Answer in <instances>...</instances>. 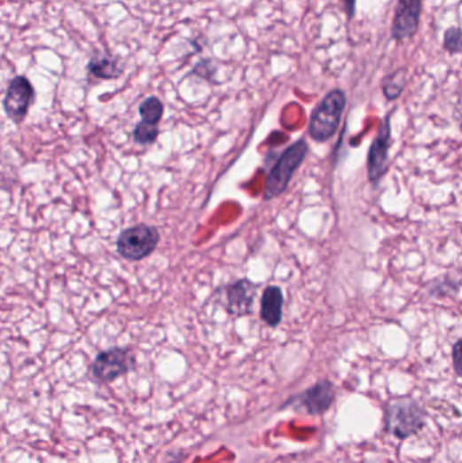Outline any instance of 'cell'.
Instances as JSON below:
<instances>
[{
	"mask_svg": "<svg viewBox=\"0 0 462 463\" xmlns=\"http://www.w3.org/2000/svg\"><path fill=\"white\" fill-rule=\"evenodd\" d=\"M423 0H397L392 20V38L404 41L412 38L419 29Z\"/></svg>",
	"mask_w": 462,
	"mask_h": 463,
	"instance_id": "cell-8",
	"label": "cell"
},
{
	"mask_svg": "<svg viewBox=\"0 0 462 463\" xmlns=\"http://www.w3.org/2000/svg\"><path fill=\"white\" fill-rule=\"evenodd\" d=\"M391 114L387 115L379 135L372 143L368 154V175L369 180L373 186L380 184L388 169V159H389V149H391Z\"/></svg>",
	"mask_w": 462,
	"mask_h": 463,
	"instance_id": "cell-7",
	"label": "cell"
},
{
	"mask_svg": "<svg viewBox=\"0 0 462 463\" xmlns=\"http://www.w3.org/2000/svg\"><path fill=\"white\" fill-rule=\"evenodd\" d=\"M333 398H335V386L325 380L316 383L296 397L290 398L287 404L301 406L309 415H323L333 405Z\"/></svg>",
	"mask_w": 462,
	"mask_h": 463,
	"instance_id": "cell-10",
	"label": "cell"
},
{
	"mask_svg": "<svg viewBox=\"0 0 462 463\" xmlns=\"http://www.w3.org/2000/svg\"><path fill=\"white\" fill-rule=\"evenodd\" d=\"M342 4L348 20H351L356 15V0H342Z\"/></svg>",
	"mask_w": 462,
	"mask_h": 463,
	"instance_id": "cell-18",
	"label": "cell"
},
{
	"mask_svg": "<svg viewBox=\"0 0 462 463\" xmlns=\"http://www.w3.org/2000/svg\"><path fill=\"white\" fill-rule=\"evenodd\" d=\"M159 133V125H151L141 121L133 130V140L140 145H153L158 140Z\"/></svg>",
	"mask_w": 462,
	"mask_h": 463,
	"instance_id": "cell-15",
	"label": "cell"
},
{
	"mask_svg": "<svg viewBox=\"0 0 462 463\" xmlns=\"http://www.w3.org/2000/svg\"><path fill=\"white\" fill-rule=\"evenodd\" d=\"M35 91L29 79L15 76L7 87L4 99V109L7 117L20 125L27 118L32 103L35 102Z\"/></svg>",
	"mask_w": 462,
	"mask_h": 463,
	"instance_id": "cell-6",
	"label": "cell"
},
{
	"mask_svg": "<svg viewBox=\"0 0 462 463\" xmlns=\"http://www.w3.org/2000/svg\"><path fill=\"white\" fill-rule=\"evenodd\" d=\"M453 366L457 374L462 378V339H459L453 347Z\"/></svg>",
	"mask_w": 462,
	"mask_h": 463,
	"instance_id": "cell-17",
	"label": "cell"
},
{
	"mask_svg": "<svg viewBox=\"0 0 462 463\" xmlns=\"http://www.w3.org/2000/svg\"><path fill=\"white\" fill-rule=\"evenodd\" d=\"M407 72L408 69L402 67V68L392 72L391 75H388L382 79V92H384L388 100H395L400 97L403 90L405 89V84H407Z\"/></svg>",
	"mask_w": 462,
	"mask_h": 463,
	"instance_id": "cell-13",
	"label": "cell"
},
{
	"mask_svg": "<svg viewBox=\"0 0 462 463\" xmlns=\"http://www.w3.org/2000/svg\"><path fill=\"white\" fill-rule=\"evenodd\" d=\"M456 117H457V120H458L459 128H461V130H462V102H461V100H459L458 106H457Z\"/></svg>",
	"mask_w": 462,
	"mask_h": 463,
	"instance_id": "cell-19",
	"label": "cell"
},
{
	"mask_svg": "<svg viewBox=\"0 0 462 463\" xmlns=\"http://www.w3.org/2000/svg\"><path fill=\"white\" fill-rule=\"evenodd\" d=\"M159 241L161 233L156 226L138 224L121 232L115 248L125 261L140 262L158 248Z\"/></svg>",
	"mask_w": 462,
	"mask_h": 463,
	"instance_id": "cell-4",
	"label": "cell"
},
{
	"mask_svg": "<svg viewBox=\"0 0 462 463\" xmlns=\"http://www.w3.org/2000/svg\"><path fill=\"white\" fill-rule=\"evenodd\" d=\"M284 293L281 287L267 286L262 294L261 318L271 328H277L281 324L284 315Z\"/></svg>",
	"mask_w": 462,
	"mask_h": 463,
	"instance_id": "cell-11",
	"label": "cell"
},
{
	"mask_svg": "<svg viewBox=\"0 0 462 463\" xmlns=\"http://www.w3.org/2000/svg\"><path fill=\"white\" fill-rule=\"evenodd\" d=\"M346 103H348V99L342 90H333L323 98L322 102L317 105L310 115L308 132L313 141L327 143L331 137H333L341 125Z\"/></svg>",
	"mask_w": 462,
	"mask_h": 463,
	"instance_id": "cell-1",
	"label": "cell"
},
{
	"mask_svg": "<svg viewBox=\"0 0 462 463\" xmlns=\"http://www.w3.org/2000/svg\"><path fill=\"white\" fill-rule=\"evenodd\" d=\"M135 352L127 347H112L95 357L91 365V375L101 383L114 382L120 377L136 369Z\"/></svg>",
	"mask_w": 462,
	"mask_h": 463,
	"instance_id": "cell-5",
	"label": "cell"
},
{
	"mask_svg": "<svg viewBox=\"0 0 462 463\" xmlns=\"http://www.w3.org/2000/svg\"><path fill=\"white\" fill-rule=\"evenodd\" d=\"M308 151L309 146L305 140L296 141L294 145L285 149L284 153L279 156L278 161L267 175L263 192L264 200H274L286 192L294 172L307 158Z\"/></svg>",
	"mask_w": 462,
	"mask_h": 463,
	"instance_id": "cell-2",
	"label": "cell"
},
{
	"mask_svg": "<svg viewBox=\"0 0 462 463\" xmlns=\"http://www.w3.org/2000/svg\"><path fill=\"white\" fill-rule=\"evenodd\" d=\"M163 102L158 97L145 98L138 106V114H140L141 121L151 123V125H159L161 118H163Z\"/></svg>",
	"mask_w": 462,
	"mask_h": 463,
	"instance_id": "cell-14",
	"label": "cell"
},
{
	"mask_svg": "<svg viewBox=\"0 0 462 463\" xmlns=\"http://www.w3.org/2000/svg\"><path fill=\"white\" fill-rule=\"evenodd\" d=\"M425 423V409L411 398L395 400L385 411V428L402 441L418 434Z\"/></svg>",
	"mask_w": 462,
	"mask_h": 463,
	"instance_id": "cell-3",
	"label": "cell"
},
{
	"mask_svg": "<svg viewBox=\"0 0 462 463\" xmlns=\"http://www.w3.org/2000/svg\"><path fill=\"white\" fill-rule=\"evenodd\" d=\"M87 71L102 81H112L121 76L122 67L118 63V59L112 58L110 55H95L94 58L90 59Z\"/></svg>",
	"mask_w": 462,
	"mask_h": 463,
	"instance_id": "cell-12",
	"label": "cell"
},
{
	"mask_svg": "<svg viewBox=\"0 0 462 463\" xmlns=\"http://www.w3.org/2000/svg\"><path fill=\"white\" fill-rule=\"evenodd\" d=\"M443 49L450 55H457L462 51V29L461 27H449L443 37Z\"/></svg>",
	"mask_w": 462,
	"mask_h": 463,
	"instance_id": "cell-16",
	"label": "cell"
},
{
	"mask_svg": "<svg viewBox=\"0 0 462 463\" xmlns=\"http://www.w3.org/2000/svg\"><path fill=\"white\" fill-rule=\"evenodd\" d=\"M225 309L233 318H245L254 313L255 303V283L250 279H239L225 286Z\"/></svg>",
	"mask_w": 462,
	"mask_h": 463,
	"instance_id": "cell-9",
	"label": "cell"
}]
</instances>
